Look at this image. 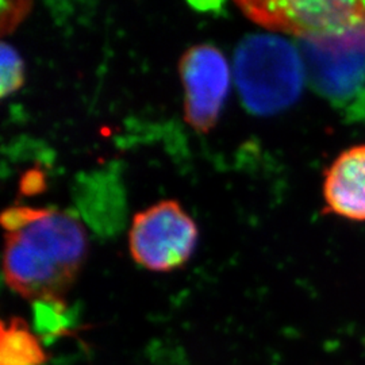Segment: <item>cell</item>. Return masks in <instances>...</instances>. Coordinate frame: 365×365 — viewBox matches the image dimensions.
<instances>
[{
  "instance_id": "cell-1",
  "label": "cell",
  "mask_w": 365,
  "mask_h": 365,
  "mask_svg": "<svg viewBox=\"0 0 365 365\" xmlns=\"http://www.w3.org/2000/svg\"><path fill=\"white\" fill-rule=\"evenodd\" d=\"M3 274L26 299H63L87 256V235L66 211L11 206L1 214Z\"/></svg>"
},
{
  "instance_id": "cell-2",
  "label": "cell",
  "mask_w": 365,
  "mask_h": 365,
  "mask_svg": "<svg viewBox=\"0 0 365 365\" xmlns=\"http://www.w3.org/2000/svg\"><path fill=\"white\" fill-rule=\"evenodd\" d=\"M235 75L249 111L271 115L299 98L304 66L299 52L286 39L253 34L242 39L235 51Z\"/></svg>"
},
{
  "instance_id": "cell-3",
  "label": "cell",
  "mask_w": 365,
  "mask_h": 365,
  "mask_svg": "<svg viewBox=\"0 0 365 365\" xmlns=\"http://www.w3.org/2000/svg\"><path fill=\"white\" fill-rule=\"evenodd\" d=\"M199 232L176 200H163L133 218L129 247L133 260L153 272H170L191 259Z\"/></svg>"
},
{
  "instance_id": "cell-4",
  "label": "cell",
  "mask_w": 365,
  "mask_h": 365,
  "mask_svg": "<svg viewBox=\"0 0 365 365\" xmlns=\"http://www.w3.org/2000/svg\"><path fill=\"white\" fill-rule=\"evenodd\" d=\"M255 24L300 38L336 37L365 31V1H238Z\"/></svg>"
},
{
  "instance_id": "cell-5",
  "label": "cell",
  "mask_w": 365,
  "mask_h": 365,
  "mask_svg": "<svg viewBox=\"0 0 365 365\" xmlns=\"http://www.w3.org/2000/svg\"><path fill=\"white\" fill-rule=\"evenodd\" d=\"M179 72L184 88V119L196 131L209 133L229 93V64L220 49L202 43L182 54Z\"/></svg>"
},
{
  "instance_id": "cell-6",
  "label": "cell",
  "mask_w": 365,
  "mask_h": 365,
  "mask_svg": "<svg viewBox=\"0 0 365 365\" xmlns=\"http://www.w3.org/2000/svg\"><path fill=\"white\" fill-rule=\"evenodd\" d=\"M299 49L315 88L329 98L352 93L365 78V31L300 38Z\"/></svg>"
},
{
  "instance_id": "cell-7",
  "label": "cell",
  "mask_w": 365,
  "mask_h": 365,
  "mask_svg": "<svg viewBox=\"0 0 365 365\" xmlns=\"http://www.w3.org/2000/svg\"><path fill=\"white\" fill-rule=\"evenodd\" d=\"M327 210L351 221H365V145L344 150L327 168Z\"/></svg>"
},
{
  "instance_id": "cell-8",
  "label": "cell",
  "mask_w": 365,
  "mask_h": 365,
  "mask_svg": "<svg viewBox=\"0 0 365 365\" xmlns=\"http://www.w3.org/2000/svg\"><path fill=\"white\" fill-rule=\"evenodd\" d=\"M48 354L38 337L18 317L0 325V365H43Z\"/></svg>"
},
{
  "instance_id": "cell-9",
  "label": "cell",
  "mask_w": 365,
  "mask_h": 365,
  "mask_svg": "<svg viewBox=\"0 0 365 365\" xmlns=\"http://www.w3.org/2000/svg\"><path fill=\"white\" fill-rule=\"evenodd\" d=\"M0 64H1V81L0 96L7 98L18 91L25 81V66L19 53L7 42H1L0 46Z\"/></svg>"
},
{
  "instance_id": "cell-10",
  "label": "cell",
  "mask_w": 365,
  "mask_h": 365,
  "mask_svg": "<svg viewBox=\"0 0 365 365\" xmlns=\"http://www.w3.org/2000/svg\"><path fill=\"white\" fill-rule=\"evenodd\" d=\"M1 33L3 36L11 33L30 13L33 4L30 1H1Z\"/></svg>"
}]
</instances>
